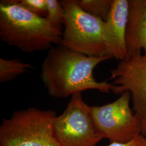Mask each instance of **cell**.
<instances>
[{"mask_svg": "<svg viewBox=\"0 0 146 146\" xmlns=\"http://www.w3.org/2000/svg\"><path fill=\"white\" fill-rule=\"evenodd\" d=\"M108 59L88 56L61 45L52 46L42 62L40 77L48 94L55 98L64 99L87 90L108 93L113 84L97 81L93 72Z\"/></svg>", "mask_w": 146, "mask_h": 146, "instance_id": "1", "label": "cell"}, {"mask_svg": "<svg viewBox=\"0 0 146 146\" xmlns=\"http://www.w3.org/2000/svg\"><path fill=\"white\" fill-rule=\"evenodd\" d=\"M62 35V31L27 10L19 1H1L0 38L10 46L27 53L49 50L60 45Z\"/></svg>", "mask_w": 146, "mask_h": 146, "instance_id": "2", "label": "cell"}, {"mask_svg": "<svg viewBox=\"0 0 146 146\" xmlns=\"http://www.w3.org/2000/svg\"><path fill=\"white\" fill-rule=\"evenodd\" d=\"M64 31L60 45L90 57L123 60L105 21L84 11L75 0H63Z\"/></svg>", "mask_w": 146, "mask_h": 146, "instance_id": "3", "label": "cell"}, {"mask_svg": "<svg viewBox=\"0 0 146 146\" xmlns=\"http://www.w3.org/2000/svg\"><path fill=\"white\" fill-rule=\"evenodd\" d=\"M56 113L34 107L15 111L0 126V146H59L53 131Z\"/></svg>", "mask_w": 146, "mask_h": 146, "instance_id": "4", "label": "cell"}, {"mask_svg": "<svg viewBox=\"0 0 146 146\" xmlns=\"http://www.w3.org/2000/svg\"><path fill=\"white\" fill-rule=\"evenodd\" d=\"M108 104L89 106L95 129L110 142L125 143L141 134L140 123L130 107L131 93L125 92Z\"/></svg>", "mask_w": 146, "mask_h": 146, "instance_id": "5", "label": "cell"}, {"mask_svg": "<svg viewBox=\"0 0 146 146\" xmlns=\"http://www.w3.org/2000/svg\"><path fill=\"white\" fill-rule=\"evenodd\" d=\"M53 131L59 146H95L102 140L81 93L73 95L64 111L56 116Z\"/></svg>", "mask_w": 146, "mask_h": 146, "instance_id": "6", "label": "cell"}, {"mask_svg": "<svg viewBox=\"0 0 146 146\" xmlns=\"http://www.w3.org/2000/svg\"><path fill=\"white\" fill-rule=\"evenodd\" d=\"M114 80L111 91L121 95L129 92L134 115L140 123L141 134L146 135V55L139 52L120 61L110 72Z\"/></svg>", "mask_w": 146, "mask_h": 146, "instance_id": "7", "label": "cell"}, {"mask_svg": "<svg viewBox=\"0 0 146 146\" xmlns=\"http://www.w3.org/2000/svg\"><path fill=\"white\" fill-rule=\"evenodd\" d=\"M128 3L125 33L127 58L142 50L146 55V0H128Z\"/></svg>", "mask_w": 146, "mask_h": 146, "instance_id": "8", "label": "cell"}, {"mask_svg": "<svg viewBox=\"0 0 146 146\" xmlns=\"http://www.w3.org/2000/svg\"><path fill=\"white\" fill-rule=\"evenodd\" d=\"M129 14L128 0H113L110 13L105 21L112 33L123 60L128 56L125 33Z\"/></svg>", "mask_w": 146, "mask_h": 146, "instance_id": "9", "label": "cell"}, {"mask_svg": "<svg viewBox=\"0 0 146 146\" xmlns=\"http://www.w3.org/2000/svg\"><path fill=\"white\" fill-rule=\"evenodd\" d=\"M33 68L31 64L23 62L18 58L8 60L0 58V82L11 81Z\"/></svg>", "mask_w": 146, "mask_h": 146, "instance_id": "10", "label": "cell"}, {"mask_svg": "<svg viewBox=\"0 0 146 146\" xmlns=\"http://www.w3.org/2000/svg\"><path fill=\"white\" fill-rule=\"evenodd\" d=\"M78 6L89 15L106 21L113 0H75Z\"/></svg>", "mask_w": 146, "mask_h": 146, "instance_id": "11", "label": "cell"}, {"mask_svg": "<svg viewBox=\"0 0 146 146\" xmlns=\"http://www.w3.org/2000/svg\"><path fill=\"white\" fill-rule=\"evenodd\" d=\"M47 6V21L53 27L62 31L64 24L65 12L61 1L58 0H46Z\"/></svg>", "mask_w": 146, "mask_h": 146, "instance_id": "12", "label": "cell"}, {"mask_svg": "<svg viewBox=\"0 0 146 146\" xmlns=\"http://www.w3.org/2000/svg\"><path fill=\"white\" fill-rule=\"evenodd\" d=\"M19 4L27 10L40 17L46 18L47 6L46 0H21Z\"/></svg>", "mask_w": 146, "mask_h": 146, "instance_id": "13", "label": "cell"}, {"mask_svg": "<svg viewBox=\"0 0 146 146\" xmlns=\"http://www.w3.org/2000/svg\"><path fill=\"white\" fill-rule=\"evenodd\" d=\"M107 146H146V136L141 134L125 143L110 142Z\"/></svg>", "mask_w": 146, "mask_h": 146, "instance_id": "14", "label": "cell"}]
</instances>
